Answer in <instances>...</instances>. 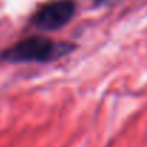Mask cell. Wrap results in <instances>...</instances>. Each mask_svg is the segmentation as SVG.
Listing matches in <instances>:
<instances>
[{"mask_svg":"<svg viewBox=\"0 0 147 147\" xmlns=\"http://www.w3.org/2000/svg\"><path fill=\"white\" fill-rule=\"evenodd\" d=\"M72 49L74 46H69L68 43H58L43 36H30L5 49L0 59L9 63L49 62L66 55Z\"/></svg>","mask_w":147,"mask_h":147,"instance_id":"1","label":"cell"},{"mask_svg":"<svg viewBox=\"0 0 147 147\" xmlns=\"http://www.w3.org/2000/svg\"><path fill=\"white\" fill-rule=\"evenodd\" d=\"M120 2V0H95V5L97 6H108V5H114Z\"/></svg>","mask_w":147,"mask_h":147,"instance_id":"3","label":"cell"},{"mask_svg":"<svg viewBox=\"0 0 147 147\" xmlns=\"http://www.w3.org/2000/svg\"><path fill=\"white\" fill-rule=\"evenodd\" d=\"M75 13L74 0H52L40 6L32 18V23L40 30H56L65 26Z\"/></svg>","mask_w":147,"mask_h":147,"instance_id":"2","label":"cell"}]
</instances>
